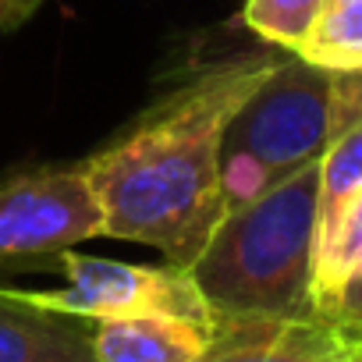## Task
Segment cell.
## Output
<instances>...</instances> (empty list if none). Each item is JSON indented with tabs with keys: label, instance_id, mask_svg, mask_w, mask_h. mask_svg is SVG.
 I'll use <instances>...</instances> for the list:
<instances>
[{
	"label": "cell",
	"instance_id": "1",
	"mask_svg": "<svg viewBox=\"0 0 362 362\" xmlns=\"http://www.w3.org/2000/svg\"><path fill=\"white\" fill-rule=\"evenodd\" d=\"M277 61L242 57L196 75L86 160L107 238L149 245L174 267L199 259L228 214L224 132Z\"/></svg>",
	"mask_w": 362,
	"mask_h": 362
},
{
	"label": "cell",
	"instance_id": "2",
	"mask_svg": "<svg viewBox=\"0 0 362 362\" xmlns=\"http://www.w3.org/2000/svg\"><path fill=\"white\" fill-rule=\"evenodd\" d=\"M320 160L231 206L189 267L214 313L316 316Z\"/></svg>",
	"mask_w": 362,
	"mask_h": 362
},
{
	"label": "cell",
	"instance_id": "3",
	"mask_svg": "<svg viewBox=\"0 0 362 362\" xmlns=\"http://www.w3.org/2000/svg\"><path fill=\"white\" fill-rule=\"evenodd\" d=\"M334 78L337 71L288 54L238 107L221 142L228 210L323 160L334 132Z\"/></svg>",
	"mask_w": 362,
	"mask_h": 362
},
{
	"label": "cell",
	"instance_id": "4",
	"mask_svg": "<svg viewBox=\"0 0 362 362\" xmlns=\"http://www.w3.org/2000/svg\"><path fill=\"white\" fill-rule=\"evenodd\" d=\"M103 235L86 163L36 167L0 181V267L57 263L64 249Z\"/></svg>",
	"mask_w": 362,
	"mask_h": 362
},
{
	"label": "cell",
	"instance_id": "5",
	"mask_svg": "<svg viewBox=\"0 0 362 362\" xmlns=\"http://www.w3.org/2000/svg\"><path fill=\"white\" fill-rule=\"evenodd\" d=\"M64 274V288L57 291H29L33 302L47 309H61L86 320L107 316H174L199 327H214V309L192 281L189 267H142L117 263L100 256H82L64 249L57 256Z\"/></svg>",
	"mask_w": 362,
	"mask_h": 362
},
{
	"label": "cell",
	"instance_id": "6",
	"mask_svg": "<svg viewBox=\"0 0 362 362\" xmlns=\"http://www.w3.org/2000/svg\"><path fill=\"white\" fill-rule=\"evenodd\" d=\"M362 337L327 316L214 313L203 362H355Z\"/></svg>",
	"mask_w": 362,
	"mask_h": 362
},
{
	"label": "cell",
	"instance_id": "7",
	"mask_svg": "<svg viewBox=\"0 0 362 362\" xmlns=\"http://www.w3.org/2000/svg\"><path fill=\"white\" fill-rule=\"evenodd\" d=\"M0 362H96L93 320L0 288Z\"/></svg>",
	"mask_w": 362,
	"mask_h": 362
},
{
	"label": "cell",
	"instance_id": "8",
	"mask_svg": "<svg viewBox=\"0 0 362 362\" xmlns=\"http://www.w3.org/2000/svg\"><path fill=\"white\" fill-rule=\"evenodd\" d=\"M96 362H203L210 327L174 316H107L93 320Z\"/></svg>",
	"mask_w": 362,
	"mask_h": 362
},
{
	"label": "cell",
	"instance_id": "9",
	"mask_svg": "<svg viewBox=\"0 0 362 362\" xmlns=\"http://www.w3.org/2000/svg\"><path fill=\"white\" fill-rule=\"evenodd\" d=\"M362 270V192L337 214V221L316 242V277L313 302L316 313L327 316L341 288Z\"/></svg>",
	"mask_w": 362,
	"mask_h": 362
},
{
	"label": "cell",
	"instance_id": "10",
	"mask_svg": "<svg viewBox=\"0 0 362 362\" xmlns=\"http://www.w3.org/2000/svg\"><path fill=\"white\" fill-rule=\"evenodd\" d=\"M291 54L330 71H362V0H327L323 15Z\"/></svg>",
	"mask_w": 362,
	"mask_h": 362
},
{
	"label": "cell",
	"instance_id": "11",
	"mask_svg": "<svg viewBox=\"0 0 362 362\" xmlns=\"http://www.w3.org/2000/svg\"><path fill=\"white\" fill-rule=\"evenodd\" d=\"M362 192V117L351 121L337 139H330L320 160V235L337 221V214Z\"/></svg>",
	"mask_w": 362,
	"mask_h": 362
},
{
	"label": "cell",
	"instance_id": "12",
	"mask_svg": "<svg viewBox=\"0 0 362 362\" xmlns=\"http://www.w3.org/2000/svg\"><path fill=\"white\" fill-rule=\"evenodd\" d=\"M323 8H327V0H245L242 22L267 43L291 54L309 36Z\"/></svg>",
	"mask_w": 362,
	"mask_h": 362
},
{
	"label": "cell",
	"instance_id": "13",
	"mask_svg": "<svg viewBox=\"0 0 362 362\" xmlns=\"http://www.w3.org/2000/svg\"><path fill=\"white\" fill-rule=\"evenodd\" d=\"M327 320H334V323H341L344 330H351V334L362 337V270L341 288V295L334 298Z\"/></svg>",
	"mask_w": 362,
	"mask_h": 362
},
{
	"label": "cell",
	"instance_id": "14",
	"mask_svg": "<svg viewBox=\"0 0 362 362\" xmlns=\"http://www.w3.org/2000/svg\"><path fill=\"white\" fill-rule=\"evenodd\" d=\"M47 0H0V33H15L22 29Z\"/></svg>",
	"mask_w": 362,
	"mask_h": 362
},
{
	"label": "cell",
	"instance_id": "15",
	"mask_svg": "<svg viewBox=\"0 0 362 362\" xmlns=\"http://www.w3.org/2000/svg\"><path fill=\"white\" fill-rule=\"evenodd\" d=\"M355 362H362V351H358V358H355Z\"/></svg>",
	"mask_w": 362,
	"mask_h": 362
}]
</instances>
